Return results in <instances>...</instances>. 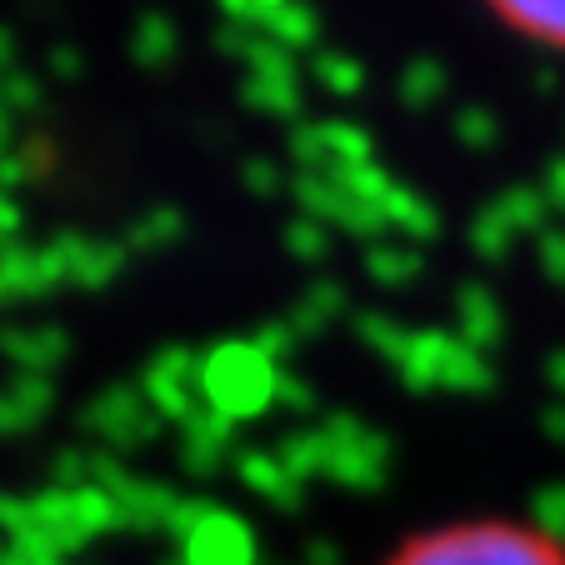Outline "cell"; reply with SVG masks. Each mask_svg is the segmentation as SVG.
<instances>
[{"label": "cell", "instance_id": "cell-3", "mask_svg": "<svg viewBox=\"0 0 565 565\" xmlns=\"http://www.w3.org/2000/svg\"><path fill=\"white\" fill-rule=\"evenodd\" d=\"M191 565H250V535L231 515H211L191 535Z\"/></svg>", "mask_w": 565, "mask_h": 565}, {"label": "cell", "instance_id": "cell-2", "mask_svg": "<svg viewBox=\"0 0 565 565\" xmlns=\"http://www.w3.org/2000/svg\"><path fill=\"white\" fill-rule=\"evenodd\" d=\"M486 6L495 11V21L521 31L525 41L565 51V0H486Z\"/></svg>", "mask_w": 565, "mask_h": 565}, {"label": "cell", "instance_id": "cell-1", "mask_svg": "<svg viewBox=\"0 0 565 565\" xmlns=\"http://www.w3.org/2000/svg\"><path fill=\"white\" fill-rule=\"evenodd\" d=\"M385 565H565V545L541 525L515 521H456L411 535Z\"/></svg>", "mask_w": 565, "mask_h": 565}]
</instances>
